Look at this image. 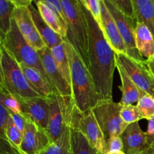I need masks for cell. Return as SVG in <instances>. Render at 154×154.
I'll return each instance as SVG.
<instances>
[{
  "label": "cell",
  "instance_id": "obj_28",
  "mask_svg": "<svg viewBox=\"0 0 154 154\" xmlns=\"http://www.w3.org/2000/svg\"><path fill=\"white\" fill-rule=\"evenodd\" d=\"M0 103L2 104L10 113L23 114L21 106L17 99L2 86H0Z\"/></svg>",
  "mask_w": 154,
  "mask_h": 154
},
{
  "label": "cell",
  "instance_id": "obj_22",
  "mask_svg": "<svg viewBox=\"0 0 154 154\" xmlns=\"http://www.w3.org/2000/svg\"><path fill=\"white\" fill-rule=\"evenodd\" d=\"M134 18L137 23H143L154 37V0H132Z\"/></svg>",
  "mask_w": 154,
  "mask_h": 154
},
{
  "label": "cell",
  "instance_id": "obj_34",
  "mask_svg": "<svg viewBox=\"0 0 154 154\" xmlns=\"http://www.w3.org/2000/svg\"><path fill=\"white\" fill-rule=\"evenodd\" d=\"M11 117L12 118L14 123L15 126H17L18 129L20 131L23 135L24 131L26 129V118L24 117L23 114H15V113H10Z\"/></svg>",
  "mask_w": 154,
  "mask_h": 154
},
{
  "label": "cell",
  "instance_id": "obj_36",
  "mask_svg": "<svg viewBox=\"0 0 154 154\" xmlns=\"http://www.w3.org/2000/svg\"><path fill=\"white\" fill-rule=\"evenodd\" d=\"M38 1H42L45 2L47 5L49 6L51 9H53L54 11L57 12L58 14H60L66 20L60 0H38Z\"/></svg>",
  "mask_w": 154,
  "mask_h": 154
},
{
  "label": "cell",
  "instance_id": "obj_19",
  "mask_svg": "<svg viewBox=\"0 0 154 154\" xmlns=\"http://www.w3.org/2000/svg\"><path fill=\"white\" fill-rule=\"evenodd\" d=\"M35 3L37 9L45 23L63 38H67L68 26L66 21L43 2L36 0Z\"/></svg>",
  "mask_w": 154,
  "mask_h": 154
},
{
  "label": "cell",
  "instance_id": "obj_1",
  "mask_svg": "<svg viewBox=\"0 0 154 154\" xmlns=\"http://www.w3.org/2000/svg\"><path fill=\"white\" fill-rule=\"evenodd\" d=\"M84 11L88 23L89 70L98 94L102 99L111 100L113 98L114 73L117 68L115 51L93 15L85 8Z\"/></svg>",
  "mask_w": 154,
  "mask_h": 154
},
{
  "label": "cell",
  "instance_id": "obj_30",
  "mask_svg": "<svg viewBox=\"0 0 154 154\" xmlns=\"http://www.w3.org/2000/svg\"><path fill=\"white\" fill-rule=\"evenodd\" d=\"M120 116L123 121L127 124L138 122L144 119L137 105H130L123 106L120 111Z\"/></svg>",
  "mask_w": 154,
  "mask_h": 154
},
{
  "label": "cell",
  "instance_id": "obj_18",
  "mask_svg": "<svg viewBox=\"0 0 154 154\" xmlns=\"http://www.w3.org/2000/svg\"><path fill=\"white\" fill-rule=\"evenodd\" d=\"M117 69L118 70L122 82L121 87H120L122 91V99L120 102V104L123 106H125V105H130L137 103L138 100L146 93L140 90L134 84L133 81L131 80L129 75L125 72L124 69L118 62H117Z\"/></svg>",
  "mask_w": 154,
  "mask_h": 154
},
{
  "label": "cell",
  "instance_id": "obj_9",
  "mask_svg": "<svg viewBox=\"0 0 154 154\" xmlns=\"http://www.w3.org/2000/svg\"><path fill=\"white\" fill-rule=\"evenodd\" d=\"M116 61L124 69L134 84L143 92L154 97V77L145 61H139L124 54L115 52Z\"/></svg>",
  "mask_w": 154,
  "mask_h": 154
},
{
  "label": "cell",
  "instance_id": "obj_14",
  "mask_svg": "<svg viewBox=\"0 0 154 154\" xmlns=\"http://www.w3.org/2000/svg\"><path fill=\"white\" fill-rule=\"evenodd\" d=\"M51 144L45 131L39 129L31 120L26 119L20 150L22 154H40Z\"/></svg>",
  "mask_w": 154,
  "mask_h": 154
},
{
  "label": "cell",
  "instance_id": "obj_5",
  "mask_svg": "<svg viewBox=\"0 0 154 154\" xmlns=\"http://www.w3.org/2000/svg\"><path fill=\"white\" fill-rule=\"evenodd\" d=\"M1 45L4 46L20 64H24L40 72L45 81L51 85L38 51L27 42L20 32L16 22L12 20L11 29L3 40H0ZM52 87V86H51Z\"/></svg>",
  "mask_w": 154,
  "mask_h": 154
},
{
  "label": "cell",
  "instance_id": "obj_8",
  "mask_svg": "<svg viewBox=\"0 0 154 154\" xmlns=\"http://www.w3.org/2000/svg\"><path fill=\"white\" fill-rule=\"evenodd\" d=\"M70 128L80 131L92 147L101 154L105 153V138L93 110L81 111L76 105L72 111Z\"/></svg>",
  "mask_w": 154,
  "mask_h": 154
},
{
  "label": "cell",
  "instance_id": "obj_33",
  "mask_svg": "<svg viewBox=\"0 0 154 154\" xmlns=\"http://www.w3.org/2000/svg\"><path fill=\"white\" fill-rule=\"evenodd\" d=\"M127 16L134 18L132 0H108ZM135 19V18H134Z\"/></svg>",
  "mask_w": 154,
  "mask_h": 154
},
{
  "label": "cell",
  "instance_id": "obj_6",
  "mask_svg": "<svg viewBox=\"0 0 154 154\" xmlns=\"http://www.w3.org/2000/svg\"><path fill=\"white\" fill-rule=\"evenodd\" d=\"M49 120L47 133L54 143L60 139L65 129L70 127L72 111L75 103L72 96H62L54 93L48 97Z\"/></svg>",
  "mask_w": 154,
  "mask_h": 154
},
{
  "label": "cell",
  "instance_id": "obj_43",
  "mask_svg": "<svg viewBox=\"0 0 154 154\" xmlns=\"http://www.w3.org/2000/svg\"><path fill=\"white\" fill-rule=\"evenodd\" d=\"M31 1H33V0H31Z\"/></svg>",
  "mask_w": 154,
  "mask_h": 154
},
{
  "label": "cell",
  "instance_id": "obj_25",
  "mask_svg": "<svg viewBox=\"0 0 154 154\" xmlns=\"http://www.w3.org/2000/svg\"><path fill=\"white\" fill-rule=\"evenodd\" d=\"M15 6L9 0H0V40L10 32Z\"/></svg>",
  "mask_w": 154,
  "mask_h": 154
},
{
  "label": "cell",
  "instance_id": "obj_39",
  "mask_svg": "<svg viewBox=\"0 0 154 154\" xmlns=\"http://www.w3.org/2000/svg\"><path fill=\"white\" fill-rule=\"evenodd\" d=\"M15 7H29L32 4L31 0H9Z\"/></svg>",
  "mask_w": 154,
  "mask_h": 154
},
{
  "label": "cell",
  "instance_id": "obj_27",
  "mask_svg": "<svg viewBox=\"0 0 154 154\" xmlns=\"http://www.w3.org/2000/svg\"><path fill=\"white\" fill-rule=\"evenodd\" d=\"M23 133L17 128L14 123L12 118L9 117L8 121L7 124H6L5 129L4 133L0 135L1 137H5L8 139V141L10 142V144L19 152L21 153V144H22L23 141Z\"/></svg>",
  "mask_w": 154,
  "mask_h": 154
},
{
  "label": "cell",
  "instance_id": "obj_29",
  "mask_svg": "<svg viewBox=\"0 0 154 154\" xmlns=\"http://www.w3.org/2000/svg\"><path fill=\"white\" fill-rule=\"evenodd\" d=\"M137 107L144 119L147 120L154 117V97L145 94L137 102Z\"/></svg>",
  "mask_w": 154,
  "mask_h": 154
},
{
  "label": "cell",
  "instance_id": "obj_42",
  "mask_svg": "<svg viewBox=\"0 0 154 154\" xmlns=\"http://www.w3.org/2000/svg\"><path fill=\"white\" fill-rule=\"evenodd\" d=\"M105 154H125L123 151L120 152H117V153H105Z\"/></svg>",
  "mask_w": 154,
  "mask_h": 154
},
{
  "label": "cell",
  "instance_id": "obj_15",
  "mask_svg": "<svg viewBox=\"0 0 154 154\" xmlns=\"http://www.w3.org/2000/svg\"><path fill=\"white\" fill-rule=\"evenodd\" d=\"M100 3L101 18H102V23L100 27L107 41L116 53L126 54L127 50L126 45L112 15L105 5L104 0H100Z\"/></svg>",
  "mask_w": 154,
  "mask_h": 154
},
{
  "label": "cell",
  "instance_id": "obj_10",
  "mask_svg": "<svg viewBox=\"0 0 154 154\" xmlns=\"http://www.w3.org/2000/svg\"><path fill=\"white\" fill-rule=\"evenodd\" d=\"M106 7L112 15L121 37L126 45V55L139 61H145L140 54L135 44V30L137 22L134 18L127 16L108 0H104Z\"/></svg>",
  "mask_w": 154,
  "mask_h": 154
},
{
  "label": "cell",
  "instance_id": "obj_13",
  "mask_svg": "<svg viewBox=\"0 0 154 154\" xmlns=\"http://www.w3.org/2000/svg\"><path fill=\"white\" fill-rule=\"evenodd\" d=\"M44 69L56 93L62 96H72V87L66 81L55 63L51 50L48 47L38 51Z\"/></svg>",
  "mask_w": 154,
  "mask_h": 154
},
{
  "label": "cell",
  "instance_id": "obj_21",
  "mask_svg": "<svg viewBox=\"0 0 154 154\" xmlns=\"http://www.w3.org/2000/svg\"><path fill=\"white\" fill-rule=\"evenodd\" d=\"M20 65L30 87L39 96L44 98H48L51 94L56 93L54 89L45 81L40 72L24 64Z\"/></svg>",
  "mask_w": 154,
  "mask_h": 154
},
{
  "label": "cell",
  "instance_id": "obj_26",
  "mask_svg": "<svg viewBox=\"0 0 154 154\" xmlns=\"http://www.w3.org/2000/svg\"><path fill=\"white\" fill-rule=\"evenodd\" d=\"M40 154H72L70 127L66 128L61 138L51 143Z\"/></svg>",
  "mask_w": 154,
  "mask_h": 154
},
{
  "label": "cell",
  "instance_id": "obj_20",
  "mask_svg": "<svg viewBox=\"0 0 154 154\" xmlns=\"http://www.w3.org/2000/svg\"><path fill=\"white\" fill-rule=\"evenodd\" d=\"M137 49L144 58L154 56V37L148 27L143 23H137L135 30Z\"/></svg>",
  "mask_w": 154,
  "mask_h": 154
},
{
  "label": "cell",
  "instance_id": "obj_23",
  "mask_svg": "<svg viewBox=\"0 0 154 154\" xmlns=\"http://www.w3.org/2000/svg\"><path fill=\"white\" fill-rule=\"evenodd\" d=\"M71 129V147L72 154H101L88 141L80 131Z\"/></svg>",
  "mask_w": 154,
  "mask_h": 154
},
{
  "label": "cell",
  "instance_id": "obj_35",
  "mask_svg": "<svg viewBox=\"0 0 154 154\" xmlns=\"http://www.w3.org/2000/svg\"><path fill=\"white\" fill-rule=\"evenodd\" d=\"M9 117H10L9 111L2 104L0 103V135L4 133Z\"/></svg>",
  "mask_w": 154,
  "mask_h": 154
},
{
  "label": "cell",
  "instance_id": "obj_40",
  "mask_svg": "<svg viewBox=\"0 0 154 154\" xmlns=\"http://www.w3.org/2000/svg\"><path fill=\"white\" fill-rule=\"evenodd\" d=\"M146 63H147V67L150 69V72H151V74L154 77V56L146 60Z\"/></svg>",
  "mask_w": 154,
  "mask_h": 154
},
{
  "label": "cell",
  "instance_id": "obj_17",
  "mask_svg": "<svg viewBox=\"0 0 154 154\" xmlns=\"http://www.w3.org/2000/svg\"><path fill=\"white\" fill-rule=\"evenodd\" d=\"M29 8L31 12L35 25L36 28L40 34V36L42 37V40L44 41L46 46L51 49L57 45L63 44L65 39L60 35L54 31L45 23L42 15L39 13L38 10L35 8L32 4L29 6Z\"/></svg>",
  "mask_w": 154,
  "mask_h": 154
},
{
  "label": "cell",
  "instance_id": "obj_24",
  "mask_svg": "<svg viewBox=\"0 0 154 154\" xmlns=\"http://www.w3.org/2000/svg\"><path fill=\"white\" fill-rule=\"evenodd\" d=\"M51 50L59 70L60 71L63 76L71 86L72 81H71L70 64H69V57L66 54L64 42L63 44L57 45V46L51 48Z\"/></svg>",
  "mask_w": 154,
  "mask_h": 154
},
{
  "label": "cell",
  "instance_id": "obj_38",
  "mask_svg": "<svg viewBox=\"0 0 154 154\" xmlns=\"http://www.w3.org/2000/svg\"><path fill=\"white\" fill-rule=\"evenodd\" d=\"M149 145L154 146V117L148 120V126L146 132Z\"/></svg>",
  "mask_w": 154,
  "mask_h": 154
},
{
  "label": "cell",
  "instance_id": "obj_2",
  "mask_svg": "<svg viewBox=\"0 0 154 154\" xmlns=\"http://www.w3.org/2000/svg\"><path fill=\"white\" fill-rule=\"evenodd\" d=\"M64 45L70 64L71 87L75 105L81 111L93 109L102 99L96 91L90 70L79 54L66 39Z\"/></svg>",
  "mask_w": 154,
  "mask_h": 154
},
{
  "label": "cell",
  "instance_id": "obj_37",
  "mask_svg": "<svg viewBox=\"0 0 154 154\" xmlns=\"http://www.w3.org/2000/svg\"><path fill=\"white\" fill-rule=\"evenodd\" d=\"M1 139V154H20L5 137L0 136Z\"/></svg>",
  "mask_w": 154,
  "mask_h": 154
},
{
  "label": "cell",
  "instance_id": "obj_7",
  "mask_svg": "<svg viewBox=\"0 0 154 154\" xmlns=\"http://www.w3.org/2000/svg\"><path fill=\"white\" fill-rule=\"evenodd\" d=\"M122 108L120 102H114L113 99H102L92 109L105 141L112 137L120 136L129 125L120 116Z\"/></svg>",
  "mask_w": 154,
  "mask_h": 154
},
{
  "label": "cell",
  "instance_id": "obj_41",
  "mask_svg": "<svg viewBox=\"0 0 154 154\" xmlns=\"http://www.w3.org/2000/svg\"><path fill=\"white\" fill-rule=\"evenodd\" d=\"M142 154H154V146L150 145L148 148L145 150Z\"/></svg>",
  "mask_w": 154,
  "mask_h": 154
},
{
  "label": "cell",
  "instance_id": "obj_31",
  "mask_svg": "<svg viewBox=\"0 0 154 154\" xmlns=\"http://www.w3.org/2000/svg\"><path fill=\"white\" fill-rule=\"evenodd\" d=\"M81 3L88 11L90 12L94 19L101 26V3L100 0H81Z\"/></svg>",
  "mask_w": 154,
  "mask_h": 154
},
{
  "label": "cell",
  "instance_id": "obj_32",
  "mask_svg": "<svg viewBox=\"0 0 154 154\" xmlns=\"http://www.w3.org/2000/svg\"><path fill=\"white\" fill-rule=\"evenodd\" d=\"M123 150V144L120 136H114L105 141V153H117Z\"/></svg>",
  "mask_w": 154,
  "mask_h": 154
},
{
  "label": "cell",
  "instance_id": "obj_12",
  "mask_svg": "<svg viewBox=\"0 0 154 154\" xmlns=\"http://www.w3.org/2000/svg\"><path fill=\"white\" fill-rule=\"evenodd\" d=\"M13 18L24 38L36 51L47 47L35 25L29 7H15Z\"/></svg>",
  "mask_w": 154,
  "mask_h": 154
},
{
  "label": "cell",
  "instance_id": "obj_16",
  "mask_svg": "<svg viewBox=\"0 0 154 154\" xmlns=\"http://www.w3.org/2000/svg\"><path fill=\"white\" fill-rule=\"evenodd\" d=\"M120 137L125 154H142L150 146L146 132L141 130L138 122L128 125Z\"/></svg>",
  "mask_w": 154,
  "mask_h": 154
},
{
  "label": "cell",
  "instance_id": "obj_11",
  "mask_svg": "<svg viewBox=\"0 0 154 154\" xmlns=\"http://www.w3.org/2000/svg\"><path fill=\"white\" fill-rule=\"evenodd\" d=\"M21 106L23 114L39 129L47 132L49 120V100L42 96L23 98L15 96Z\"/></svg>",
  "mask_w": 154,
  "mask_h": 154
},
{
  "label": "cell",
  "instance_id": "obj_3",
  "mask_svg": "<svg viewBox=\"0 0 154 154\" xmlns=\"http://www.w3.org/2000/svg\"><path fill=\"white\" fill-rule=\"evenodd\" d=\"M68 26L66 40L73 46L87 67L89 60L88 23L81 0H60Z\"/></svg>",
  "mask_w": 154,
  "mask_h": 154
},
{
  "label": "cell",
  "instance_id": "obj_4",
  "mask_svg": "<svg viewBox=\"0 0 154 154\" xmlns=\"http://www.w3.org/2000/svg\"><path fill=\"white\" fill-rule=\"evenodd\" d=\"M0 86L9 93L23 98L40 96L29 84L20 63L2 45L0 48Z\"/></svg>",
  "mask_w": 154,
  "mask_h": 154
}]
</instances>
